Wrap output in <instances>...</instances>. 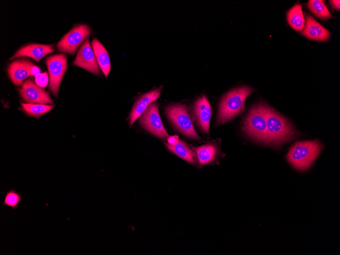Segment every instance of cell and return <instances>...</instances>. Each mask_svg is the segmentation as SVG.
Segmentation results:
<instances>
[{"instance_id":"6da1fadb","label":"cell","mask_w":340,"mask_h":255,"mask_svg":"<svg viewBox=\"0 0 340 255\" xmlns=\"http://www.w3.org/2000/svg\"><path fill=\"white\" fill-rule=\"evenodd\" d=\"M267 123V142L271 145H279L297 136L291 123L272 108L265 104Z\"/></svg>"},{"instance_id":"7402d4cb","label":"cell","mask_w":340,"mask_h":255,"mask_svg":"<svg viewBox=\"0 0 340 255\" xmlns=\"http://www.w3.org/2000/svg\"><path fill=\"white\" fill-rule=\"evenodd\" d=\"M21 200V194L14 189H11L6 192L3 204L4 206H9L13 209H16Z\"/></svg>"},{"instance_id":"ba28073f","label":"cell","mask_w":340,"mask_h":255,"mask_svg":"<svg viewBox=\"0 0 340 255\" xmlns=\"http://www.w3.org/2000/svg\"><path fill=\"white\" fill-rule=\"evenodd\" d=\"M138 118L141 125L153 135L162 139L169 136L161 121L156 102L150 104Z\"/></svg>"},{"instance_id":"cb8c5ba5","label":"cell","mask_w":340,"mask_h":255,"mask_svg":"<svg viewBox=\"0 0 340 255\" xmlns=\"http://www.w3.org/2000/svg\"><path fill=\"white\" fill-rule=\"evenodd\" d=\"M40 69L31 62L29 67V72L31 75H37L40 73Z\"/></svg>"},{"instance_id":"4fadbf2b","label":"cell","mask_w":340,"mask_h":255,"mask_svg":"<svg viewBox=\"0 0 340 255\" xmlns=\"http://www.w3.org/2000/svg\"><path fill=\"white\" fill-rule=\"evenodd\" d=\"M54 51L53 45L29 44L20 48L10 60L20 56H27L38 62L46 55Z\"/></svg>"},{"instance_id":"30bf717a","label":"cell","mask_w":340,"mask_h":255,"mask_svg":"<svg viewBox=\"0 0 340 255\" xmlns=\"http://www.w3.org/2000/svg\"><path fill=\"white\" fill-rule=\"evenodd\" d=\"M72 64L93 74H99L100 68L88 38L81 45Z\"/></svg>"},{"instance_id":"9a60e30c","label":"cell","mask_w":340,"mask_h":255,"mask_svg":"<svg viewBox=\"0 0 340 255\" xmlns=\"http://www.w3.org/2000/svg\"><path fill=\"white\" fill-rule=\"evenodd\" d=\"M31 62L25 59H18L11 62L8 67L10 79L16 86H20L22 81L30 76L29 67Z\"/></svg>"},{"instance_id":"8992f818","label":"cell","mask_w":340,"mask_h":255,"mask_svg":"<svg viewBox=\"0 0 340 255\" xmlns=\"http://www.w3.org/2000/svg\"><path fill=\"white\" fill-rule=\"evenodd\" d=\"M91 28L87 24H79L66 33L59 41V51L74 55L79 47L91 34Z\"/></svg>"},{"instance_id":"ffe728a7","label":"cell","mask_w":340,"mask_h":255,"mask_svg":"<svg viewBox=\"0 0 340 255\" xmlns=\"http://www.w3.org/2000/svg\"><path fill=\"white\" fill-rule=\"evenodd\" d=\"M307 7L314 15L320 18L328 19L332 18L323 1L309 0L307 3Z\"/></svg>"},{"instance_id":"7c38bea8","label":"cell","mask_w":340,"mask_h":255,"mask_svg":"<svg viewBox=\"0 0 340 255\" xmlns=\"http://www.w3.org/2000/svg\"><path fill=\"white\" fill-rule=\"evenodd\" d=\"M193 109L194 116L197 124L205 133H209L212 109L210 104L205 95H202L196 100Z\"/></svg>"},{"instance_id":"d4e9b609","label":"cell","mask_w":340,"mask_h":255,"mask_svg":"<svg viewBox=\"0 0 340 255\" xmlns=\"http://www.w3.org/2000/svg\"><path fill=\"white\" fill-rule=\"evenodd\" d=\"M179 140V137L177 135L169 136L167 138V144L171 146L176 145Z\"/></svg>"},{"instance_id":"2e32d148","label":"cell","mask_w":340,"mask_h":255,"mask_svg":"<svg viewBox=\"0 0 340 255\" xmlns=\"http://www.w3.org/2000/svg\"><path fill=\"white\" fill-rule=\"evenodd\" d=\"M91 45L99 67L105 77L107 78L111 69L110 61L108 51L102 44L96 38H94L92 40Z\"/></svg>"},{"instance_id":"484cf974","label":"cell","mask_w":340,"mask_h":255,"mask_svg":"<svg viewBox=\"0 0 340 255\" xmlns=\"http://www.w3.org/2000/svg\"><path fill=\"white\" fill-rule=\"evenodd\" d=\"M330 3L332 7L337 10L340 9V1L339 0H332L330 1Z\"/></svg>"},{"instance_id":"277c9868","label":"cell","mask_w":340,"mask_h":255,"mask_svg":"<svg viewBox=\"0 0 340 255\" xmlns=\"http://www.w3.org/2000/svg\"><path fill=\"white\" fill-rule=\"evenodd\" d=\"M243 130L252 139L262 143L267 142V123L265 103L253 105L243 122Z\"/></svg>"},{"instance_id":"e0dca14e","label":"cell","mask_w":340,"mask_h":255,"mask_svg":"<svg viewBox=\"0 0 340 255\" xmlns=\"http://www.w3.org/2000/svg\"><path fill=\"white\" fill-rule=\"evenodd\" d=\"M165 145L168 150L183 160L193 164L196 163L194 152L182 140L179 139L178 143L173 146L167 143Z\"/></svg>"},{"instance_id":"ac0fdd59","label":"cell","mask_w":340,"mask_h":255,"mask_svg":"<svg viewBox=\"0 0 340 255\" xmlns=\"http://www.w3.org/2000/svg\"><path fill=\"white\" fill-rule=\"evenodd\" d=\"M287 19L288 24L297 32L302 31L305 25V20L300 4H296L288 12Z\"/></svg>"},{"instance_id":"5bb4252c","label":"cell","mask_w":340,"mask_h":255,"mask_svg":"<svg viewBox=\"0 0 340 255\" xmlns=\"http://www.w3.org/2000/svg\"><path fill=\"white\" fill-rule=\"evenodd\" d=\"M302 34L316 41H326L330 38V32L309 15H306L305 25Z\"/></svg>"},{"instance_id":"5b68a950","label":"cell","mask_w":340,"mask_h":255,"mask_svg":"<svg viewBox=\"0 0 340 255\" xmlns=\"http://www.w3.org/2000/svg\"><path fill=\"white\" fill-rule=\"evenodd\" d=\"M165 111L168 119L181 133L192 139H201L194 128L186 105L170 104L165 107Z\"/></svg>"},{"instance_id":"d6986e66","label":"cell","mask_w":340,"mask_h":255,"mask_svg":"<svg viewBox=\"0 0 340 255\" xmlns=\"http://www.w3.org/2000/svg\"><path fill=\"white\" fill-rule=\"evenodd\" d=\"M199 164L205 165L212 162L217 153V148L214 144H207L201 146L193 148Z\"/></svg>"},{"instance_id":"7a4b0ae2","label":"cell","mask_w":340,"mask_h":255,"mask_svg":"<svg viewBox=\"0 0 340 255\" xmlns=\"http://www.w3.org/2000/svg\"><path fill=\"white\" fill-rule=\"evenodd\" d=\"M253 91L254 89L249 86H242L226 93L219 103L217 124L228 122L244 111L245 100Z\"/></svg>"},{"instance_id":"3957f363","label":"cell","mask_w":340,"mask_h":255,"mask_svg":"<svg viewBox=\"0 0 340 255\" xmlns=\"http://www.w3.org/2000/svg\"><path fill=\"white\" fill-rule=\"evenodd\" d=\"M322 149L317 139L297 141L290 148L286 158L294 168L304 172L311 166Z\"/></svg>"},{"instance_id":"603a6c76","label":"cell","mask_w":340,"mask_h":255,"mask_svg":"<svg viewBox=\"0 0 340 255\" xmlns=\"http://www.w3.org/2000/svg\"><path fill=\"white\" fill-rule=\"evenodd\" d=\"M35 82L41 87H46L48 82V77L46 72L39 73L36 75Z\"/></svg>"},{"instance_id":"44dd1931","label":"cell","mask_w":340,"mask_h":255,"mask_svg":"<svg viewBox=\"0 0 340 255\" xmlns=\"http://www.w3.org/2000/svg\"><path fill=\"white\" fill-rule=\"evenodd\" d=\"M23 110L29 116L39 117L50 111L55 106L44 104H29L20 102Z\"/></svg>"},{"instance_id":"8fae6325","label":"cell","mask_w":340,"mask_h":255,"mask_svg":"<svg viewBox=\"0 0 340 255\" xmlns=\"http://www.w3.org/2000/svg\"><path fill=\"white\" fill-rule=\"evenodd\" d=\"M162 89V87H160L145 93L135 102L129 115V125L130 127L133 125L150 104L159 98Z\"/></svg>"},{"instance_id":"9c48e42d","label":"cell","mask_w":340,"mask_h":255,"mask_svg":"<svg viewBox=\"0 0 340 255\" xmlns=\"http://www.w3.org/2000/svg\"><path fill=\"white\" fill-rule=\"evenodd\" d=\"M19 93L27 103L53 104L49 93L38 86L32 77L28 78L22 82Z\"/></svg>"},{"instance_id":"52a82bcc","label":"cell","mask_w":340,"mask_h":255,"mask_svg":"<svg viewBox=\"0 0 340 255\" xmlns=\"http://www.w3.org/2000/svg\"><path fill=\"white\" fill-rule=\"evenodd\" d=\"M49 73V89L57 97L59 87L67 68V56L59 53L49 56L45 60Z\"/></svg>"}]
</instances>
